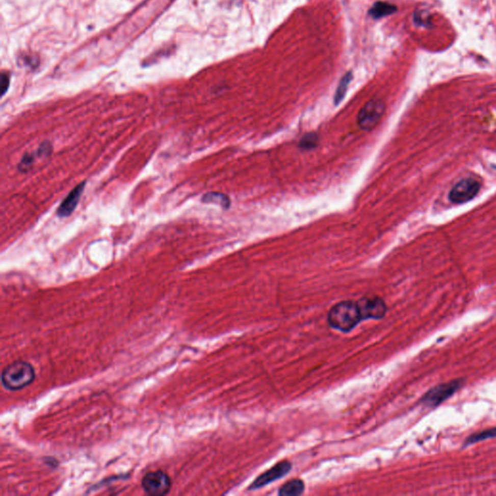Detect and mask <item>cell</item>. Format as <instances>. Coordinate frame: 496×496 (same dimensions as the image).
<instances>
[{"mask_svg":"<svg viewBox=\"0 0 496 496\" xmlns=\"http://www.w3.org/2000/svg\"><path fill=\"white\" fill-rule=\"evenodd\" d=\"M202 201L204 203H214L220 204L223 207H228L230 204V200L227 196L220 193H207L204 195Z\"/></svg>","mask_w":496,"mask_h":496,"instance_id":"14","label":"cell"},{"mask_svg":"<svg viewBox=\"0 0 496 496\" xmlns=\"http://www.w3.org/2000/svg\"><path fill=\"white\" fill-rule=\"evenodd\" d=\"M303 491H304V483L302 480L295 479L284 484L280 487L278 494L283 496L301 495Z\"/></svg>","mask_w":496,"mask_h":496,"instance_id":"10","label":"cell"},{"mask_svg":"<svg viewBox=\"0 0 496 496\" xmlns=\"http://www.w3.org/2000/svg\"><path fill=\"white\" fill-rule=\"evenodd\" d=\"M142 487L148 495L163 496L168 494L172 487V480L162 470L151 471L142 480Z\"/></svg>","mask_w":496,"mask_h":496,"instance_id":"4","label":"cell"},{"mask_svg":"<svg viewBox=\"0 0 496 496\" xmlns=\"http://www.w3.org/2000/svg\"><path fill=\"white\" fill-rule=\"evenodd\" d=\"M34 367L25 360H16L5 367L1 373V383L4 389L17 391L30 386L35 380Z\"/></svg>","mask_w":496,"mask_h":496,"instance_id":"1","label":"cell"},{"mask_svg":"<svg viewBox=\"0 0 496 496\" xmlns=\"http://www.w3.org/2000/svg\"><path fill=\"white\" fill-rule=\"evenodd\" d=\"M384 114V104L380 100H371L360 110L358 122L361 129L370 130L376 125Z\"/></svg>","mask_w":496,"mask_h":496,"instance_id":"6","label":"cell"},{"mask_svg":"<svg viewBox=\"0 0 496 496\" xmlns=\"http://www.w3.org/2000/svg\"><path fill=\"white\" fill-rule=\"evenodd\" d=\"M495 437L496 428H488V429H486V430H483V431H480V432H476V433L471 434L465 440L464 445L468 446V445H471V444L478 443L480 441H484V440H487V439H491V438Z\"/></svg>","mask_w":496,"mask_h":496,"instance_id":"12","label":"cell"},{"mask_svg":"<svg viewBox=\"0 0 496 496\" xmlns=\"http://www.w3.org/2000/svg\"><path fill=\"white\" fill-rule=\"evenodd\" d=\"M1 95L4 96L5 93L7 92L9 86H10V75L7 72H3L1 74Z\"/></svg>","mask_w":496,"mask_h":496,"instance_id":"17","label":"cell"},{"mask_svg":"<svg viewBox=\"0 0 496 496\" xmlns=\"http://www.w3.org/2000/svg\"><path fill=\"white\" fill-rule=\"evenodd\" d=\"M53 151V146L49 142H44L43 144L40 145L37 149V156L38 157H48L50 155Z\"/></svg>","mask_w":496,"mask_h":496,"instance_id":"16","label":"cell"},{"mask_svg":"<svg viewBox=\"0 0 496 496\" xmlns=\"http://www.w3.org/2000/svg\"><path fill=\"white\" fill-rule=\"evenodd\" d=\"M396 11H397V8L394 5H390V4L386 3V2H377L371 7L370 14L372 18L379 19L382 17L390 15Z\"/></svg>","mask_w":496,"mask_h":496,"instance_id":"11","label":"cell"},{"mask_svg":"<svg viewBox=\"0 0 496 496\" xmlns=\"http://www.w3.org/2000/svg\"><path fill=\"white\" fill-rule=\"evenodd\" d=\"M480 190V184L471 178H464L458 181L450 191L449 199L454 204H463L472 200Z\"/></svg>","mask_w":496,"mask_h":496,"instance_id":"5","label":"cell"},{"mask_svg":"<svg viewBox=\"0 0 496 496\" xmlns=\"http://www.w3.org/2000/svg\"><path fill=\"white\" fill-rule=\"evenodd\" d=\"M317 137L315 135H307L304 137L301 142V146L304 148H310L316 145Z\"/></svg>","mask_w":496,"mask_h":496,"instance_id":"18","label":"cell"},{"mask_svg":"<svg viewBox=\"0 0 496 496\" xmlns=\"http://www.w3.org/2000/svg\"><path fill=\"white\" fill-rule=\"evenodd\" d=\"M361 321L358 303L351 301L334 304L328 314V322L331 328L342 332H349Z\"/></svg>","mask_w":496,"mask_h":496,"instance_id":"2","label":"cell"},{"mask_svg":"<svg viewBox=\"0 0 496 496\" xmlns=\"http://www.w3.org/2000/svg\"><path fill=\"white\" fill-rule=\"evenodd\" d=\"M291 469H292V464L289 461L287 460L280 461L271 469H269L268 471L264 472L262 475L256 478L253 484L248 487V489H258L267 486L274 481L286 476Z\"/></svg>","mask_w":496,"mask_h":496,"instance_id":"8","label":"cell"},{"mask_svg":"<svg viewBox=\"0 0 496 496\" xmlns=\"http://www.w3.org/2000/svg\"><path fill=\"white\" fill-rule=\"evenodd\" d=\"M463 384V380L457 379L437 385L425 394L421 399V403L428 407H436L461 389Z\"/></svg>","mask_w":496,"mask_h":496,"instance_id":"3","label":"cell"},{"mask_svg":"<svg viewBox=\"0 0 496 496\" xmlns=\"http://www.w3.org/2000/svg\"><path fill=\"white\" fill-rule=\"evenodd\" d=\"M362 320L382 319L387 313V305L378 297H364L357 302Z\"/></svg>","mask_w":496,"mask_h":496,"instance_id":"7","label":"cell"},{"mask_svg":"<svg viewBox=\"0 0 496 496\" xmlns=\"http://www.w3.org/2000/svg\"><path fill=\"white\" fill-rule=\"evenodd\" d=\"M34 156L33 154H30V153H25L23 157L21 158L20 160V164L18 165V168L20 170V172L22 173H25L28 171H30V169L32 168V166L34 164Z\"/></svg>","mask_w":496,"mask_h":496,"instance_id":"15","label":"cell"},{"mask_svg":"<svg viewBox=\"0 0 496 496\" xmlns=\"http://www.w3.org/2000/svg\"><path fill=\"white\" fill-rule=\"evenodd\" d=\"M85 186H86V181L81 182L66 196V198L63 200V202L60 204L57 211L58 216L67 217L73 214V212L76 210L82 195L84 193Z\"/></svg>","mask_w":496,"mask_h":496,"instance_id":"9","label":"cell"},{"mask_svg":"<svg viewBox=\"0 0 496 496\" xmlns=\"http://www.w3.org/2000/svg\"><path fill=\"white\" fill-rule=\"evenodd\" d=\"M351 80H352V74H351L350 72L347 73L346 75H344L342 77V79H341V81L340 82V85H338V88L336 89V92H335V95H334V103H335V105L340 104L341 100L345 96V93L347 91V88H348V86L350 84Z\"/></svg>","mask_w":496,"mask_h":496,"instance_id":"13","label":"cell"}]
</instances>
